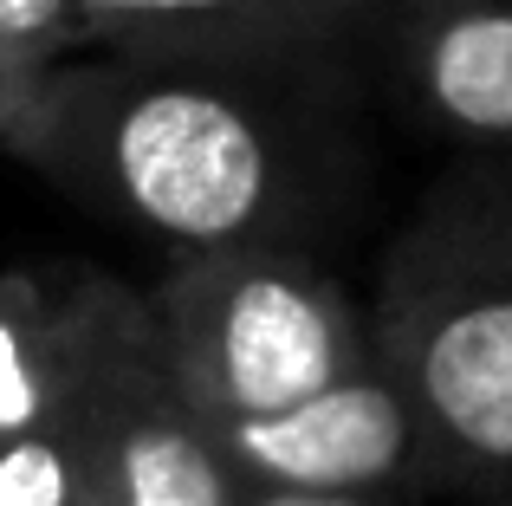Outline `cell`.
I'll return each mask as SVG.
<instances>
[{
    "instance_id": "4",
    "label": "cell",
    "mask_w": 512,
    "mask_h": 506,
    "mask_svg": "<svg viewBox=\"0 0 512 506\" xmlns=\"http://www.w3.org/2000/svg\"><path fill=\"white\" fill-rule=\"evenodd\" d=\"M72 442L91 506H240V474L175 377L150 292L91 273H78Z\"/></svg>"
},
{
    "instance_id": "5",
    "label": "cell",
    "mask_w": 512,
    "mask_h": 506,
    "mask_svg": "<svg viewBox=\"0 0 512 506\" xmlns=\"http://www.w3.org/2000/svg\"><path fill=\"white\" fill-rule=\"evenodd\" d=\"M214 442H221L227 468L240 474V487L363 500H402L415 487H435L428 429L383 357H370L357 377H344L338 390L312 396L286 416L214 429Z\"/></svg>"
},
{
    "instance_id": "3",
    "label": "cell",
    "mask_w": 512,
    "mask_h": 506,
    "mask_svg": "<svg viewBox=\"0 0 512 506\" xmlns=\"http://www.w3.org/2000/svg\"><path fill=\"white\" fill-rule=\"evenodd\" d=\"M150 312L208 429L286 416L376 357L344 286L299 247L182 253L156 279Z\"/></svg>"
},
{
    "instance_id": "7",
    "label": "cell",
    "mask_w": 512,
    "mask_h": 506,
    "mask_svg": "<svg viewBox=\"0 0 512 506\" xmlns=\"http://www.w3.org/2000/svg\"><path fill=\"white\" fill-rule=\"evenodd\" d=\"M402 78L441 130L512 143V0H415Z\"/></svg>"
},
{
    "instance_id": "2",
    "label": "cell",
    "mask_w": 512,
    "mask_h": 506,
    "mask_svg": "<svg viewBox=\"0 0 512 506\" xmlns=\"http://www.w3.org/2000/svg\"><path fill=\"white\" fill-rule=\"evenodd\" d=\"M370 338L428 429L435 487H512V156L422 195L383 260Z\"/></svg>"
},
{
    "instance_id": "1",
    "label": "cell",
    "mask_w": 512,
    "mask_h": 506,
    "mask_svg": "<svg viewBox=\"0 0 512 506\" xmlns=\"http://www.w3.org/2000/svg\"><path fill=\"white\" fill-rule=\"evenodd\" d=\"M234 65L117 59L52 65L13 130V156L85 208L182 253L292 247L305 163L279 111Z\"/></svg>"
},
{
    "instance_id": "8",
    "label": "cell",
    "mask_w": 512,
    "mask_h": 506,
    "mask_svg": "<svg viewBox=\"0 0 512 506\" xmlns=\"http://www.w3.org/2000/svg\"><path fill=\"white\" fill-rule=\"evenodd\" d=\"M91 39L85 0H0V46L33 65H65V52Z\"/></svg>"
},
{
    "instance_id": "11",
    "label": "cell",
    "mask_w": 512,
    "mask_h": 506,
    "mask_svg": "<svg viewBox=\"0 0 512 506\" xmlns=\"http://www.w3.org/2000/svg\"><path fill=\"white\" fill-rule=\"evenodd\" d=\"M480 506H512V487H500V494H493V500H480Z\"/></svg>"
},
{
    "instance_id": "6",
    "label": "cell",
    "mask_w": 512,
    "mask_h": 506,
    "mask_svg": "<svg viewBox=\"0 0 512 506\" xmlns=\"http://www.w3.org/2000/svg\"><path fill=\"white\" fill-rule=\"evenodd\" d=\"M383 0H85L91 39L130 59L182 65H286L344 39Z\"/></svg>"
},
{
    "instance_id": "9",
    "label": "cell",
    "mask_w": 512,
    "mask_h": 506,
    "mask_svg": "<svg viewBox=\"0 0 512 506\" xmlns=\"http://www.w3.org/2000/svg\"><path fill=\"white\" fill-rule=\"evenodd\" d=\"M39 85H46V65H33V59L0 46V150H13V130H20L26 104L39 98Z\"/></svg>"
},
{
    "instance_id": "10",
    "label": "cell",
    "mask_w": 512,
    "mask_h": 506,
    "mask_svg": "<svg viewBox=\"0 0 512 506\" xmlns=\"http://www.w3.org/2000/svg\"><path fill=\"white\" fill-rule=\"evenodd\" d=\"M240 506H396L363 494H286V487H240Z\"/></svg>"
}]
</instances>
